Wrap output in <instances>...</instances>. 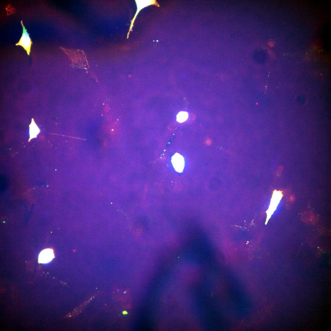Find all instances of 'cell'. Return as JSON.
<instances>
[{
  "label": "cell",
  "instance_id": "cell-1",
  "mask_svg": "<svg viewBox=\"0 0 331 331\" xmlns=\"http://www.w3.org/2000/svg\"><path fill=\"white\" fill-rule=\"evenodd\" d=\"M22 27L23 32L19 42L16 44V46L20 45L26 51L28 55H29L31 51V48L32 42L29 34L23 23L22 21H21Z\"/></svg>",
  "mask_w": 331,
  "mask_h": 331
},
{
  "label": "cell",
  "instance_id": "cell-2",
  "mask_svg": "<svg viewBox=\"0 0 331 331\" xmlns=\"http://www.w3.org/2000/svg\"><path fill=\"white\" fill-rule=\"evenodd\" d=\"M136 2L137 10L132 20L131 21V23L130 25L129 32L127 34V38L128 39L129 35L131 31H132V28L133 26V24L136 17L140 10L143 8L150 5H155L158 7H159L160 5L156 0H135Z\"/></svg>",
  "mask_w": 331,
  "mask_h": 331
},
{
  "label": "cell",
  "instance_id": "cell-3",
  "mask_svg": "<svg viewBox=\"0 0 331 331\" xmlns=\"http://www.w3.org/2000/svg\"><path fill=\"white\" fill-rule=\"evenodd\" d=\"M172 163L175 169L177 172H182L184 166V160L183 157L176 153L172 158Z\"/></svg>",
  "mask_w": 331,
  "mask_h": 331
},
{
  "label": "cell",
  "instance_id": "cell-4",
  "mask_svg": "<svg viewBox=\"0 0 331 331\" xmlns=\"http://www.w3.org/2000/svg\"><path fill=\"white\" fill-rule=\"evenodd\" d=\"M53 250L51 249H47L42 250L39 255L38 261L39 262L46 263L50 261L54 257Z\"/></svg>",
  "mask_w": 331,
  "mask_h": 331
},
{
  "label": "cell",
  "instance_id": "cell-5",
  "mask_svg": "<svg viewBox=\"0 0 331 331\" xmlns=\"http://www.w3.org/2000/svg\"><path fill=\"white\" fill-rule=\"evenodd\" d=\"M188 114L186 112L181 111L180 112L177 116V121L180 123L185 121L188 118Z\"/></svg>",
  "mask_w": 331,
  "mask_h": 331
},
{
  "label": "cell",
  "instance_id": "cell-6",
  "mask_svg": "<svg viewBox=\"0 0 331 331\" xmlns=\"http://www.w3.org/2000/svg\"><path fill=\"white\" fill-rule=\"evenodd\" d=\"M122 314L124 315H126L128 314L127 312L126 311H124L122 312Z\"/></svg>",
  "mask_w": 331,
  "mask_h": 331
}]
</instances>
